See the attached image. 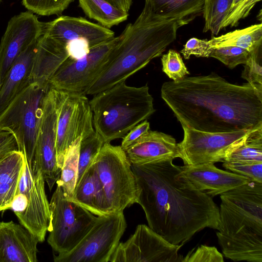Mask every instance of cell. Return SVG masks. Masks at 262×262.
I'll use <instances>...</instances> for the list:
<instances>
[{"mask_svg": "<svg viewBox=\"0 0 262 262\" xmlns=\"http://www.w3.org/2000/svg\"><path fill=\"white\" fill-rule=\"evenodd\" d=\"M167 159L131 164L137 203L148 226L173 245L183 246L205 228L217 230L219 208L211 196L197 190L179 174L180 166Z\"/></svg>", "mask_w": 262, "mask_h": 262, "instance_id": "1", "label": "cell"}, {"mask_svg": "<svg viewBox=\"0 0 262 262\" xmlns=\"http://www.w3.org/2000/svg\"><path fill=\"white\" fill-rule=\"evenodd\" d=\"M161 96L181 125L210 133L262 126V95L249 83L237 85L215 73L164 82Z\"/></svg>", "mask_w": 262, "mask_h": 262, "instance_id": "2", "label": "cell"}, {"mask_svg": "<svg viewBox=\"0 0 262 262\" xmlns=\"http://www.w3.org/2000/svg\"><path fill=\"white\" fill-rule=\"evenodd\" d=\"M182 20L162 17L145 4L134 23L128 24L98 78L82 93L95 95L125 80L159 57L176 39Z\"/></svg>", "mask_w": 262, "mask_h": 262, "instance_id": "3", "label": "cell"}, {"mask_svg": "<svg viewBox=\"0 0 262 262\" xmlns=\"http://www.w3.org/2000/svg\"><path fill=\"white\" fill-rule=\"evenodd\" d=\"M216 232L224 255L262 262V183L250 181L220 195Z\"/></svg>", "mask_w": 262, "mask_h": 262, "instance_id": "4", "label": "cell"}, {"mask_svg": "<svg viewBox=\"0 0 262 262\" xmlns=\"http://www.w3.org/2000/svg\"><path fill=\"white\" fill-rule=\"evenodd\" d=\"M90 104L95 131L104 143L123 138L156 111L147 84L137 88L125 81L94 95Z\"/></svg>", "mask_w": 262, "mask_h": 262, "instance_id": "5", "label": "cell"}, {"mask_svg": "<svg viewBox=\"0 0 262 262\" xmlns=\"http://www.w3.org/2000/svg\"><path fill=\"white\" fill-rule=\"evenodd\" d=\"M93 165L103 188L108 214L123 212L137 203L138 190L132 164L120 146L104 143Z\"/></svg>", "mask_w": 262, "mask_h": 262, "instance_id": "6", "label": "cell"}, {"mask_svg": "<svg viewBox=\"0 0 262 262\" xmlns=\"http://www.w3.org/2000/svg\"><path fill=\"white\" fill-rule=\"evenodd\" d=\"M49 85L33 82L22 90L0 115V127L10 130L18 150L31 165L39 126L42 104Z\"/></svg>", "mask_w": 262, "mask_h": 262, "instance_id": "7", "label": "cell"}, {"mask_svg": "<svg viewBox=\"0 0 262 262\" xmlns=\"http://www.w3.org/2000/svg\"><path fill=\"white\" fill-rule=\"evenodd\" d=\"M50 203L47 242L58 254L73 250L95 224L97 217L66 197L58 184Z\"/></svg>", "mask_w": 262, "mask_h": 262, "instance_id": "8", "label": "cell"}, {"mask_svg": "<svg viewBox=\"0 0 262 262\" xmlns=\"http://www.w3.org/2000/svg\"><path fill=\"white\" fill-rule=\"evenodd\" d=\"M45 181L39 169L25 160L16 193L10 209L20 224L35 235L39 242L45 239L50 222V203Z\"/></svg>", "mask_w": 262, "mask_h": 262, "instance_id": "9", "label": "cell"}, {"mask_svg": "<svg viewBox=\"0 0 262 262\" xmlns=\"http://www.w3.org/2000/svg\"><path fill=\"white\" fill-rule=\"evenodd\" d=\"M127 227L123 212L98 216L81 242L71 251L54 255L55 262H108Z\"/></svg>", "mask_w": 262, "mask_h": 262, "instance_id": "10", "label": "cell"}, {"mask_svg": "<svg viewBox=\"0 0 262 262\" xmlns=\"http://www.w3.org/2000/svg\"><path fill=\"white\" fill-rule=\"evenodd\" d=\"M181 125L184 137L177 143L178 158L187 166L223 162L252 130L210 133Z\"/></svg>", "mask_w": 262, "mask_h": 262, "instance_id": "11", "label": "cell"}, {"mask_svg": "<svg viewBox=\"0 0 262 262\" xmlns=\"http://www.w3.org/2000/svg\"><path fill=\"white\" fill-rule=\"evenodd\" d=\"M61 91L49 86L42 104L32 163L43 176L50 190L59 179L61 169L57 160V119Z\"/></svg>", "mask_w": 262, "mask_h": 262, "instance_id": "12", "label": "cell"}, {"mask_svg": "<svg viewBox=\"0 0 262 262\" xmlns=\"http://www.w3.org/2000/svg\"><path fill=\"white\" fill-rule=\"evenodd\" d=\"M119 36L91 48L78 59L68 58L52 76L49 85L70 92L82 93L96 81L105 69Z\"/></svg>", "mask_w": 262, "mask_h": 262, "instance_id": "13", "label": "cell"}, {"mask_svg": "<svg viewBox=\"0 0 262 262\" xmlns=\"http://www.w3.org/2000/svg\"><path fill=\"white\" fill-rule=\"evenodd\" d=\"M61 91L58 111L56 152L61 169L67 152L76 139L93 132V113L90 101L82 93Z\"/></svg>", "mask_w": 262, "mask_h": 262, "instance_id": "14", "label": "cell"}, {"mask_svg": "<svg viewBox=\"0 0 262 262\" xmlns=\"http://www.w3.org/2000/svg\"><path fill=\"white\" fill-rule=\"evenodd\" d=\"M181 245H173L151 229L140 224L125 242H120L110 262H182Z\"/></svg>", "mask_w": 262, "mask_h": 262, "instance_id": "15", "label": "cell"}, {"mask_svg": "<svg viewBox=\"0 0 262 262\" xmlns=\"http://www.w3.org/2000/svg\"><path fill=\"white\" fill-rule=\"evenodd\" d=\"M43 23L32 12H21L8 22L0 43V86L16 59L43 34Z\"/></svg>", "mask_w": 262, "mask_h": 262, "instance_id": "16", "label": "cell"}, {"mask_svg": "<svg viewBox=\"0 0 262 262\" xmlns=\"http://www.w3.org/2000/svg\"><path fill=\"white\" fill-rule=\"evenodd\" d=\"M43 33L65 45L71 41L83 40L91 48L115 37L113 31L99 24L82 17L66 15L43 23Z\"/></svg>", "mask_w": 262, "mask_h": 262, "instance_id": "17", "label": "cell"}, {"mask_svg": "<svg viewBox=\"0 0 262 262\" xmlns=\"http://www.w3.org/2000/svg\"><path fill=\"white\" fill-rule=\"evenodd\" d=\"M179 174L195 189L211 197L251 181L246 177L219 169L214 164L180 166Z\"/></svg>", "mask_w": 262, "mask_h": 262, "instance_id": "18", "label": "cell"}, {"mask_svg": "<svg viewBox=\"0 0 262 262\" xmlns=\"http://www.w3.org/2000/svg\"><path fill=\"white\" fill-rule=\"evenodd\" d=\"M37 237L21 224L0 222V262H36Z\"/></svg>", "mask_w": 262, "mask_h": 262, "instance_id": "19", "label": "cell"}, {"mask_svg": "<svg viewBox=\"0 0 262 262\" xmlns=\"http://www.w3.org/2000/svg\"><path fill=\"white\" fill-rule=\"evenodd\" d=\"M131 164L178 158L177 143L171 136L150 129L125 150Z\"/></svg>", "mask_w": 262, "mask_h": 262, "instance_id": "20", "label": "cell"}, {"mask_svg": "<svg viewBox=\"0 0 262 262\" xmlns=\"http://www.w3.org/2000/svg\"><path fill=\"white\" fill-rule=\"evenodd\" d=\"M69 57L65 45L43 33L37 42L31 82L49 85L51 78Z\"/></svg>", "mask_w": 262, "mask_h": 262, "instance_id": "21", "label": "cell"}, {"mask_svg": "<svg viewBox=\"0 0 262 262\" xmlns=\"http://www.w3.org/2000/svg\"><path fill=\"white\" fill-rule=\"evenodd\" d=\"M37 40L21 53L7 72L0 86V115L12 100L32 83L31 73Z\"/></svg>", "mask_w": 262, "mask_h": 262, "instance_id": "22", "label": "cell"}, {"mask_svg": "<svg viewBox=\"0 0 262 262\" xmlns=\"http://www.w3.org/2000/svg\"><path fill=\"white\" fill-rule=\"evenodd\" d=\"M72 201L97 216L108 214L103 188L93 164L76 185Z\"/></svg>", "mask_w": 262, "mask_h": 262, "instance_id": "23", "label": "cell"}, {"mask_svg": "<svg viewBox=\"0 0 262 262\" xmlns=\"http://www.w3.org/2000/svg\"><path fill=\"white\" fill-rule=\"evenodd\" d=\"M25 163V157L19 151L0 161V211L10 209Z\"/></svg>", "mask_w": 262, "mask_h": 262, "instance_id": "24", "label": "cell"}, {"mask_svg": "<svg viewBox=\"0 0 262 262\" xmlns=\"http://www.w3.org/2000/svg\"><path fill=\"white\" fill-rule=\"evenodd\" d=\"M205 0H145L152 11L165 18L188 24L203 13Z\"/></svg>", "mask_w": 262, "mask_h": 262, "instance_id": "25", "label": "cell"}, {"mask_svg": "<svg viewBox=\"0 0 262 262\" xmlns=\"http://www.w3.org/2000/svg\"><path fill=\"white\" fill-rule=\"evenodd\" d=\"M213 48L225 46H236L251 52L262 47V24L252 25L237 29L210 40Z\"/></svg>", "mask_w": 262, "mask_h": 262, "instance_id": "26", "label": "cell"}, {"mask_svg": "<svg viewBox=\"0 0 262 262\" xmlns=\"http://www.w3.org/2000/svg\"><path fill=\"white\" fill-rule=\"evenodd\" d=\"M78 2L79 6L88 17L109 29L125 21L129 15L128 12L105 0H78Z\"/></svg>", "mask_w": 262, "mask_h": 262, "instance_id": "27", "label": "cell"}, {"mask_svg": "<svg viewBox=\"0 0 262 262\" xmlns=\"http://www.w3.org/2000/svg\"><path fill=\"white\" fill-rule=\"evenodd\" d=\"M82 137L76 139L66 155L61 173L56 184L60 185L68 200L72 201L74 194L78 171V160Z\"/></svg>", "mask_w": 262, "mask_h": 262, "instance_id": "28", "label": "cell"}, {"mask_svg": "<svg viewBox=\"0 0 262 262\" xmlns=\"http://www.w3.org/2000/svg\"><path fill=\"white\" fill-rule=\"evenodd\" d=\"M226 161L262 162V126L252 129Z\"/></svg>", "mask_w": 262, "mask_h": 262, "instance_id": "29", "label": "cell"}, {"mask_svg": "<svg viewBox=\"0 0 262 262\" xmlns=\"http://www.w3.org/2000/svg\"><path fill=\"white\" fill-rule=\"evenodd\" d=\"M104 142L95 130L81 138L79 148L78 177L76 185L93 165Z\"/></svg>", "mask_w": 262, "mask_h": 262, "instance_id": "30", "label": "cell"}, {"mask_svg": "<svg viewBox=\"0 0 262 262\" xmlns=\"http://www.w3.org/2000/svg\"><path fill=\"white\" fill-rule=\"evenodd\" d=\"M232 0H205L203 17V32L210 31L216 35L221 30V25L230 8Z\"/></svg>", "mask_w": 262, "mask_h": 262, "instance_id": "31", "label": "cell"}, {"mask_svg": "<svg viewBox=\"0 0 262 262\" xmlns=\"http://www.w3.org/2000/svg\"><path fill=\"white\" fill-rule=\"evenodd\" d=\"M262 47L250 52L242 77L262 95Z\"/></svg>", "mask_w": 262, "mask_h": 262, "instance_id": "32", "label": "cell"}, {"mask_svg": "<svg viewBox=\"0 0 262 262\" xmlns=\"http://www.w3.org/2000/svg\"><path fill=\"white\" fill-rule=\"evenodd\" d=\"M74 0H22L30 11L42 16L61 14Z\"/></svg>", "mask_w": 262, "mask_h": 262, "instance_id": "33", "label": "cell"}, {"mask_svg": "<svg viewBox=\"0 0 262 262\" xmlns=\"http://www.w3.org/2000/svg\"><path fill=\"white\" fill-rule=\"evenodd\" d=\"M250 52L236 46H225L214 48L210 57L216 58L230 69L246 62Z\"/></svg>", "mask_w": 262, "mask_h": 262, "instance_id": "34", "label": "cell"}, {"mask_svg": "<svg viewBox=\"0 0 262 262\" xmlns=\"http://www.w3.org/2000/svg\"><path fill=\"white\" fill-rule=\"evenodd\" d=\"M162 71L172 81H177L190 74L184 64L180 54L170 49L162 55L161 59Z\"/></svg>", "mask_w": 262, "mask_h": 262, "instance_id": "35", "label": "cell"}, {"mask_svg": "<svg viewBox=\"0 0 262 262\" xmlns=\"http://www.w3.org/2000/svg\"><path fill=\"white\" fill-rule=\"evenodd\" d=\"M227 170L249 178L251 181L262 183V162L238 161L223 162Z\"/></svg>", "mask_w": 262, "mask_h": 262, "instance_id": "36", "label": "cell"}, {"mask_svg": "<svg viewBox=\"0 0 262 262\" xmlns=\"http://www.w3.org/2000/svg\"><path fill=\"white\" fill-rule=\"evenodd\" d=\"M223 254L213 246L202 245L191 250L182 262H223Z\"/></svg>", "mask_w": 262, "mask_h": 262, "instance_id": "37", "label": "cell"}, {"mask_svg": "<svg viewBox=\"0 0 262 262\" xmlns=\"http://www.w3.org/2000/svg\"><path fill=\"white\" fill-rule=\"evenodd\" d=\"M260 1L242 0L235 7L228 12L221 25V30L228 26H237L239 20L246 17L255 5Z\"/></svg>", "mask_w": 262, "mask_h": 262, "instance_id": "38", "label": "cell"}, {"mask_svg": "<svg viewBox=\"0 0 262 262\" xmlns=\"http://www.w3.org/2000/svg\"><path fill=\"white\" fill-rule=\"evenodd\" d=\"M213 49L210 40L192 37L186 42L180 52L185 59H189L191 55L198 57H210Z\"/></svg>", "mask_w": 262, "mask_h": 262, "instance_id": "39", "label": "cell"}, {"mask_svg": "<svg viewBox=\"0 0 262 262\" xmlns=\"http://www.w3.org/2000/svg\"><path fill=\"white\" fill-rule=\"evenodd\" d=\"M16 151H19L18 146L13 133L7 128L0 127V161Z\"/></svg>", "mask_w": 262, "mask_h": 262, "instance_id": "40", "label": "cell"}, {"mask_svg": "<svg viewBox=\"0 0 262 262\" xmlns=\"http://www.w3.org/2000/svg\"><path fill=\"white\" fill-rule=\"evenodd\" d=\"M149 129L150 124L147 120L142 121L130 129L123 138L120 146L125 151Z\"/></svg>", "mask_w": 262, "mask_h": 262, "instance_id": "41", "label": "cell"}, {"mask_svg": "<svg viewBox=\"0 0 262 262\" xmlns=\"http://www.w3.org/2000/svg\"><path fill=\"white\" fill-rule=\"evenodd\" d=\"M66 47L69 58L73 59H78L83 57L91 49L89 43L83 40L69 41L66 44Z\"/></svg>", "mask_w": 262, "mask_h": 262, "instance_id": "42", "label": "cell"}, {"mask_svg": "<svg viewBox=\"0 0 262 262\" xmlns=\"http://www.w3.org/2000/svg\"><path fill=\"white\" fill-rule=\"evenodd\" d=\"M115 7L128 12L133 3V0H105Z\"/></svg>", "mask_w": 262, "mask_h": 262, "instance_id": "43", "label": "cell"}, {"mask_svg": "<svg viewBox=\"0 0 262 262\" xmlns=\"http://www.w3.org/2000/svg\"><path fill=\"white\" fill-rule=\"evenodd\" d=\"M242 1V0H232L231 5V7H230V8L229 11L230 10L233 9L234 7H235L238 5V4L239 2H241Z\"/></svg>", "mask_w": 262, "mask_h": 262, "instance_id": "44", "label": "cell"}, {"mask_svg": "<svg viewBox=\"0 0 262 262\" xmlns=\"http://www.w3.org/2000/svg\"><path fill=\"white\" fill-rule=\"evenodd\" d=\"M1 2H2V0H0V4H1Z\"/></svg>", "mask_w": 262, "mask_h": 262, "instance_id": "45", "label": "cell"}]
</instances>
